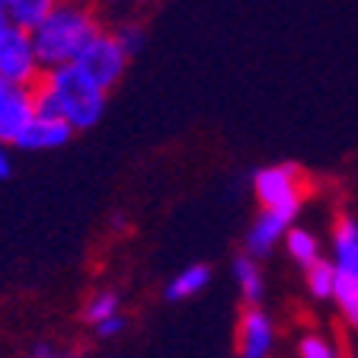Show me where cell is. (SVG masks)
Returning a JSON list of instances; mask_svg holds the SVG:
<instances>
[{
  "label": "cell",
  "mask_w": 358,
  "mask_h": 358,
  "mask_svg": "<svg viewBox=\"0 0 358 358\" xmlns=\"http://www.w3.org/2000/svg\"><path fill=\"white\" fill-rule=\"evenodd\" d=\"M32 96H36L38 115H55V119H64L74 131H90L103 122L109 93L96 87L77 64H61L48 67L38 77Z\"/></svg>",
  "instance_id": "1"
},
{
  "label": "cell",
  "mask_w": 358,
  "mask_h": 358,
  "mask_svg": "<svg viewBox=\"0 0 358 358\" xmlns=\"http://www.w3.org/2000/svg\"><path fill=\"white\" fill-rule=\"evenodd\" d=\"M103 29L99 26L96 10L90 7L87 0H61L52 13L45 16L32 32L36 52L42 67H61L74 64V58L80 55V48Z\"/></svg>",
  "instance_id": "2"
},
{
  "label": "cell",
  "mask_w": 358,
  "mask_h": 358,
  "mask_svg": "<svg viewBox=\"0 0 358 358\" xmlns=\"http://www.w3.org/2000/svg\"><path fill=\"white\" fill-rule=\"evenodd\" d=\"M333 304L349 327L358 329V221L349 215L333 224Z\"/></svg>",
  "instance_id": "3"
},
{
  "label": "cell",
  "mask_w": 358,
  "mask_h": 358,
  "mask_svg": "<svg viewBox=\"0 0 358 358\" xmlns=\"http://www.w3.org/2000/svg\"><path fill=\"white\" fill-rule=\"evenodd\" d=\"M253 195L259 208H278L288 215H298L307 195V176L294 164H272L256 170Z\"/></svg>",
  "instance_id": "4"
},
{
  "label": "cell",
  "mask_w": 358,
  "mask_h": 358,
  "mask_svg": "<svg viewBox=\"0 0 358 358\" xmlns=\"http://www.w3.org/2000/svg\"><path fill=\"white\" fill-rule=\"evenodd\" d=\"M128 61H131V58H128V52L122 48L119 38H115V32H112V29H99L96 36H93L80 48V55L74 58V64L80 67L83 74L96 83V87H103L106 93H109V90L115 87L122 77H125Z\"/></svg>",
  "instance_id": "5"
},
{
  "label": "cell",
  "mask_w": 358,
  "mask_h": 358,
  "mask_svg": "<svg viewBox=\"0 0 358 358\" xmlns=\"http://www.w3.org/2000/svg\"><path fill=\"white\" fill-rule=\"evenodd\" d=\"M0 74L13 83H22V87H36L38 77L45 74L32 32L16 26V22H10L0 32Z\"/></svg>",
  "instance_id": "6"
},
{
  "label": "cell",
  "mask_w": 358,
  "mask_h": 358,
  "mask_svg": "<svg viewBox=\"0 0 358 358\" xmlns=\"http://www.w3.org/2000/svg\"><path fill=\"white\" fill-rule=\"evenodd\" d=\"M32 115H36L32 87L13 83L0 74V138L7 144H13L22 134V128L32 122Z\"/></svg>",
  "instance_id": "7"
},
{
  "label": "cell",
  "mask_w": 358,
  "mask_h": 358,
  "mask_svg": "<svg viewBox=\"0 0 358 358\" xmlns=\"http://www.w3.org/2000/svg\"><path fill=\"white\" fill-rule=\"evenodd\" d=\"M275 345V323L259 304L246 307L237 327V352L240 358H268Z\"/></svg>",
  "instance_id": "8"
},
{
  "label": "cell",
  "mask_w": 358,
  "mask_h": 358,
  "mask_svg": "<svg viewBox=\"0 0 358 358\" xmlns=\"http://www.w3.org/2000/svg\"><path fill=\"white\" fill-rule=\"evenodd\" d=\"M294 217L298 215H288V211L278 208H259V215L253 217L250 231H246V253L256 256V259H266L291 231Z\"/></svg>",
  "instance_id": "9"
},
{
  "label": "cell",
  "mask_w": 358,
  "mask_h": 358,
  "mask_svg": "<svg viewBox=\"0 0 358 358\" xmlns=\"http://www.w3.org/2000/svg\"><path fill=\"white\" fill-rule=\"evenodd\" d=\"M74 138V128L64 119L55 115H32V122L22 128V134L13 141V150H26V154H42V150H58Z\"/></svg>",
  "instance_id": "10"
},
{
  "label": "cell",
  "mask_w": 358,
  "mask_h": 358,
  "mask_svg": "<svg viewBox=\"0 0 358 358\" xmlns=\"http://www.w3.org/2000/svg\"><path fill=\"white\" fill-rule=\"evenodd\" d=\"M234 282H237L240 288V298H243L246 307H253L262 301V294H266V275H262V266L256 256L243 253L234 259Z\"/></svg>",
  "instance_id": "11"
},
{
  "label": "cell",
  "mask_w": 358,
  "mask_h": 358,
  "mask_svg": "<svg viewBox=\"0 0 358 358\" xmlns=\"http://www.w3.org/2000/svg\"><path fill=\"white\" fill-rule=\"evenodd\" d=\"M208 282H211V268L201 266V262H192V266H186L182 272H176V275L166 282L164 298L166 301H189L208 288Z\"/></svg>",
  "instance_id": "12"
},
{
  "label": "cell",
  "mask_w": 358,
  "mask_h": 358,
  "mask_svg": "<svg viewBox=\"0 0 358 358\" xmlns=\"http://www.w3.org/2000/svg\"><path fill=\"white\" fill-rule=\"evenodd\" d=\"M282 243H285V253H288V259L294 262V266H301V268H307L310 262H317L323 256L317 234L304 231V227H294V224H291V231L285 234Z\"/></svg>",
  "instance_id": "13"
},
{
  "label": "cell",
  "mask_w": 358,
  "mask_h": 358,
  "mask_svg": "<svg viewBox=\"0 0 358 358\" xmlns=\"http://www.w3.org/2000/svg\"><path fill=\"white\" fill-rule=\"evenodd\" d=\"M0 3H3L7 16L16 22V26H22V29H36L38 22L58 7L61 0H0Z\"/></svg>",
  "instance_id": "14"
},
{
  "label": "cell",
  "mask_w": 358,
  "mask_h": 358,
  "mask_svg": "<svg viewBox=\"0 0 358 358\" xmlns=\"http://www.w3.org/2000/svg\"><path fill=\"white\" fill-rule=\"evenodd\" d=\"M304 285L310 291V298L317 301H333V288H336V268L333 259H317L304 268Z\"/></svg>",
  "instance_id": "15"
},
{
  "label": "cell",
  "mask_w": 358,
  "mask_h": 358,
  "mask_svg": "<svg viewBox=\"0 0 358 358\" xmlns=\"http://www.w3.org/2000/svg\"><path fill=\"white\" fill-rule=\"evenodd\" d=\"M122 310V301L115 291H96L93 298L87 301V307H83V320L93 327V323L106 320V317H112V313Z\"/></svg>",
  "instance_id": "16"
},
{
  "label": "cell",
  "mask_w": 358,
  "mask_h": 358,
  "mask_svg": "<svg viewBox=\"0 0 358 358\" xmlns=\"http://www.w3.org/2000/svg\"><path fill=\"white\" fill-rule=\"evenodd\" d=\"M298 358H343V352L323 333H307L298 339Z\"/></svg>",
  "instance_id": "17"
},
{
  "label": "cell",
  "mask_w": 358,
  "mask_h": 358,
  "mask_svg": "<svg viewBox=\"0 0 358 358\" xmlns=\"http://www.w3.org/2000/svg\"><path fill=\"white\" fill-rule=\"evenodd\" d=\"M112 32H115V38H119L122 48L128 52V58H134L144 48V29L138 22H122L119 29H112Z\"/></svg>",
  "instance_id": "18"
},
{
  "label": "cell",
  "mask_w": 358,
  "mask_h": 358,
  "mask_svg": "<svg viewBox=\"0 0 358 358\" xmlns=\"http://www.w3.org/2000/svg\"><path fill=\"white\" fill-rule=\"evenodd\" d=\"M125 317H122V310L119 313H112V317H106V320H99V323H93V329H96V336L99 339H115V336L125 329Z\"/></svg>",
  "instance_id": "19"
},
{
  "label": "cell",
  "mask_w": 358,
  "mask_h": 358,
  "mask_svg": "<svg viewBox=\"0 0 358 358\" xmlns=\"http://www.w3.org/2000/svg\"><path fill=\"white\" fill-rule=\"evenodd\" d=\"M13 173V144L0 138V179H7Z\"/></svg>",
  "instance_id": "20"
},
{
  "label": "cell",
  "mask_w": 358,
  "mask_h": 358,
  "mask_svg": "<svg viewBox=\"0 0 358 358\" xmlns=\"http://www.w3.org/2000/svg\"><path fill=\"white\" fill-rule=\"evenodd\" d=\"M10 22H13V20H10V16H7V10H3V3H0V32L7 29Z\"/></svg>",
  "instance_id": "21"
},
{
  "label": "cell",
  "mask_w": 358,
  "mask_h": 358,
  "mask_svg": "<svg viewBox=\"0 0 358 358\" xmlns=\"http://www.w3.org/2000/svg\"><path fill=\"white\" fill-rule=\"evenodd\" d=\"M26 358H71V355H52V352H45V349H38L36 355H26Z\"/></svg>",
  "instance_id": "22"
}]
</instances>
